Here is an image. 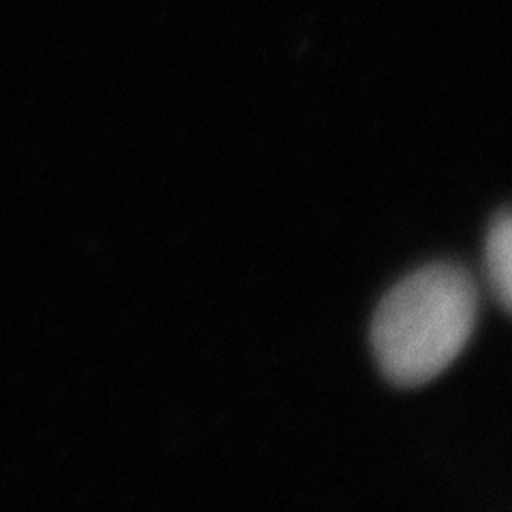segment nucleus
Masks as SVG:
<instances>
[{
    "label": "nucleus",
    "mask_w": 512,
    "mask_h": 512,
    "mask_svg": "<svg viewBox=\"0 0 512 512\" xmlns=\"http://www.w3.org/2000/svg\"><path fill=\"white\" fill-rule=\"evenodd\" d=\"M478 286L457 263H431L399 280L372 320V350L382 376L414 389L448 370L478 320Z\"/></svg>",
    "instance_id": "1"
},
{
    "label": "nucleus",
    "mask_w": 512,
    "mask_h": 512,
    "mask_svg": "<svg viewBox=\"0 0 512 512\" xmlns=\"http://www.w3.org/2000/svg\"><path fill=\"white\" fill-rule=\"evenodd\" d=\"M485 280L491 295L512 314V210L493 218L485 237Z\"/></svg>",
    "instance_id": "2"
}]
</instances>
